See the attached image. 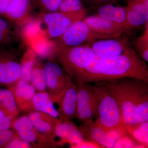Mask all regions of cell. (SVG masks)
Returning <instances> with one entry per match:
<instances>
[{
  "label": "cell",
  "mask_w": 148,
  "mask_h": 148,
  "mask_svg": "<svg viewBox=\"0 0 148 148\" xmlns=\"http://www.w3.org/2000/svg\"><path fill=\"white\" fill-rule=\"evenodd\" d=\"M118 103L125 125L148 121V82L132 77L103 81Z\"/></svg>",
  "instance_id": "cell-1"
},
{
  "label": "cell",
  "mask_w": 148,
  "mask_h": 148,
  "mask_svg": "<svg viewBox=\"0 0 148 148\" xmlns=\"http://www.w3.org/2000/svg\"><path fill=\"white\" fill-rule=\"evenodd\" d=\"M99 68L101 82L132 77L148 82L147 62L140 58L130 45L121 55L101 58Z\"/></svg>",
  "instance_id": "cell-2"
},
{
  "label": "cell",
  "mask_w": 148,
  "mask_h": 148,
  "mask_svg": "<svg viewBox=\"0 0 148 148\" xmlns=\"http://www.w3.org/2000/svg\"><path fill=\"white\" fill-rule=\"evenodd\" d=\"M95 83L92 86L98 99L95 124L106 132H118L121 137L128 135L130 133L116 100L103 82Z\"/></svg>",
  "instance_id": "cell-3"
},
{
  "label": "cell",
  "mask_w": 148,
  "mask_h": 148,
  "mask_svg": "<svg viewBox=\"0 0 148 148\" xmlns=\"http://www.w3.org/2000/svg\"><path fill=\"white\" fill-rule=\"evenodd\" d=\"M95 56L90 45L63 47L56 45L53 60L58 63L73 81L92 62Z\"/></svg>",
  "instance_id": "cell-4"
},
{
  "label": "cell",
  "mask_w": 148,
  "mask_h": 148,
  "mask_svg": "<svg viewBox=\"0 0 148 148\" xmlns=\"http://www.w3.org/2000/svg\"><path fill=\"white\" fill-rule=\"evenodd\" d=\"M88 10L87 8L77 12H42L38 16L45 25L47 36L50 40H54L62 36L74 23L82 20Z\"/></svg>",
  "instance_id": "cell-5"
},
{
  "label": "cell",
  "mask_w": 148,
  "mask_h": 148,
  "mask_svg": "<svg viewBox=\"0 0 148 148\" xmlns=\"http://www.w3.org/2000/svg\"><path fill=\"white\" fill-rule=\"evenodd\" d=\"M111 38H115L93 32L82 19L72 24L61 36L52 40L58 46L72 47L90 45L96 40Z\"/></svg>",
  "instance_id": "cell-6"
},
{
  "label": "cell",
  "mask_w": 148,
  "mask_h": 148,
  "mask_svg": "<svg viewBox=\"0 0 148 148\" xmlns=\"http://www.w3.org/2000/svg\"><path fill=\"white\" fill-rule=\"evenodd\" d=\"M12 129L21 139L31 143L34 148H57L59 146L55 135H45L38 131L27 115L16 118L12 123Z\"/></svg>",
  "instance_id": "cell-7"
},
{
  "label": "cell",
  "mask_w": 148,
  "mask_h": 148,
  "mask_svg": "<svg viewBox=\"0 0 148 148\" xmlns=\"http://www.w3.org/2000/svg\"><path fill=\"white\" fill-rule=\"evenodd\" d=\"M47 92L53 103L58 104L62 95L72 81L71 78L54 60L45 64Z\"/></svg>",
  "instance_id": "cell-8"
},
{
  "label": "cell",
  "mask_w": 148,
  "mask_h": 148,
  "mask_svg": "<svg viewBox=\"0 0 148 148\" xmlns=\"http://www.w3.org/2000/svg\"><path fill=\"white\" fill-rule=\"evenodd\" d=\"M75 83L77 87V117L83 123L93 120L97 115L98 105L93 86L88 83Z\"/></svg>",
  "instance_id": "cell-9"
},
{
  "label": "cell",
  "mask_w": 148,
  "mask_h": 148,
  "mask_svg": "<svg viewBox=\"0 0 148 148\" xmlns=\"http://www.w3.org/2000/svg\"><path fill=\"white\" fill-rule=\"evenodd\" d=\"M20 59L16 48L0 46V84L8 87L19 79Z\"/></svg>",
  "instance_id": "cell-10"
},
{
  "label": "cell",
  "mask_w": 148,
  "mask_h": 148,
  "mask_svg": "<svg viewBox=\"0 0 148 148\" xmlns=\"http://www.w3.org/2000/svg\"><path fill=\"white\" fill-rule=\"evenodd\" d=\"M42 11L38 0H12L4 18L21 27L37 18Z\"/></svg>",
  "instance_id": "cell-11"
},
{
  "label": "cell",
  "mask_w": 148,
  "mask_h": 148,
  "mask_svg": "<svg viewBox=\"0 0 148 148\" xmlns=\"http://www.w3.org/2000/svg\"><path fill=\"white\" fill-rule=\"evenodd\" d=\"M84 139L106 148H114L117 140L121 137L116 132H107L95 124L93 120L83 123L79 127Z\"/></svg>",
  "instance_id": "cell-12"
},
{
  "label": "cell",
  "mask_w": 148,
  "mask_h": 148,
  "mask_svg": "<svg viewBox=\"0 0 148 148\" xmlns=\"http://www.w3.org/2000/svg\"><path fill=\"white\" fill-rule=\"evenodd\" d=\"M130 45L128 39L121 36L96 40L90 44L95 54L101 58L121 55Z\"/></svg>",
  "instance_id": "cell-13"
},
{
  "label": "cell",
  "mask_w": 148,
  "mask_h": 148,
  "mask_svg": "<svg viewBox=\"0 0 148 148\" xmlns=\"http://www.w3.org/2000/svg\"><path fill=\"white\" fill-rule=\"evenodd\" d=\"M77 87L73 80L69 84L59 101V119L61 122L71 121L77 117Z\"/></svg>",
  "instance_id": "cell-14"
},
{
  "label": "cell",
  "mask_w": 148,
  "mask_h": 148,
  "mask_svg": "<svg viewBox=\"0 0 148 148\" xmlns=\"http://www.w3.org/2000/svg\"><path fill=\"white\" fill-rule=\"evenodd\" d=\"M8 88L13 93L19 110L28 112L33 111L32 100L36 90L31 82L19 79Z\"/></svg>",
  "instance_id": "cell-15"
},
{
  "label": "cell",
  "mask_w": 148,
  "mask_h": 148,
  "mask_svg": "<svg viewBox=\"0 0 148 148\" xmlns=\"http://www.w3.org/2000/svg\"><path fill=\"white\" fill-rule=\"evenodd\" d=\"M25 45L21 27L0 16V46L16 48Z\"/></svg>",
  "instance_id": "cell-16"
},
{
  "label": "cell",
  "mask_w": 148,
  "mask_h": 148,
  "mask_svg": "<svg viewBox=\"0 0 148 148\" xmlns=\"http://www.w3.org/2000/svg\"><path fill=\"white\" fill-rule=\"evenodd\" d=\"M93 32L100 34L117 38L129 30L119 24L100 17L96 14L86 16L83 19Z\"/></svg>",
  "instance_id": "cell-17"
},
{
  "label": "cell",
  "mask_w": 148,
  "mask_h": 148,
  "mask_svg": "<svg viewBox=\"0 0 148 148\" xmlns=\"http://www.w3.org/2000/svg\"><path fill=\"white\" fill-rule=\"evenodd\" d=\"M125 7L127 24L131 30L148 23V5L140 0H127Z\"/></svg>",
  "instance_id": "cell-18"
},
{
  "label": "cell",
  "mask_w": 148,
  "mask_h": 148,
  "mask_svg": "<svg viewBox=\"0 0 148 148\" xmlns=\"http://www.w3.org/2000/svg\"><path fill=\"white\" fill-rule=\"evenodd\" d=\"M53 134L60 138L58 141L59 146L68 143L75 148L85 139L79 127L71 121L60 123L56 127Z\"/></svg>",
  "instance_id": "cell-19"
},
{
  "label": "cell",
  "mask_w": 148,
  "mask_h": 148,
  "mask_svg": "<svg viewBox=\"0 0 148 148\" xmlns=\"http://www.w3.org/2000/svg\"><path fill=\"white\" fill-rule=\"evenodd\" d=\"M89 9L94 10L95 14L100 17L119 24L131 31L127 23L125 7L117 3H109Z\"/></svg>",
  "instance_id": "cell-20"
},
{
  "label": "cell",
  "mask_w": 148,
  "mask_h": 148,
  "mask_svg": "<svg viewBox=\"0 0 148 148\" xmlns=\"http://www.w3.org/2000/svg\"><path fill=\"white\" fill-rule=\"evenodd\" d=\"M27 116L34 127L41 133L45 135H54L56 127L61 122L59 118L40 111H32L29 112Z\"/></svg>",
  "instance_id": "cell-21"
},
{
  "label": "cell",
  "mask_w": 148,
  "mask_h": 148,
  "mask_svg": "<svg viewBox=\"0 0 148 148\" xmlns=\"http://www.w3.org/2000/svg\"><path fill=\"white\" fill-rule=\"evenodd\" d=\"M54 103L47 91L38 92L32 100L33 111H40L59 118V114Z\"/></svg>",
  "instance_id": "cell-22"
},
{
  "label": "cell",
  "mask_w": 148,
  "mask_h": 148,
  "mask_svg": "<svg viewBox=\"0 0 148 148\" xmlns=\"http://www.w3.org/2000/svg\"><path fill=\"white\" fill-rule=\"evenodd\" d=\"M0 110L13 121L19 114V110L13 93L8 88L0 89Z\"/></svg>",
  "instance_id": "cell-23"
},
{
  "label": "cell",
  "mask_w": 148,
  "mask_h": 148,
  "mask_svg": "<svg viewBox=\"0 0 148 148\" xmlns=\"http://www.w3.org/2000/svg\"><path fill=\"white\" fill-rule=\"evenodd\" d=\"M101 57L95 54L92 62L83 70L74 82H101V73L99 64Z\"/></svg>",
  "instance_id": "cell-24"
},
{
  "label": "cell",
  "mask_w": 148,
  "mask_h": 148,
  "mask_svg": "<svg viewBox=\"0 0 148 148\" xmlns=\"http://www.w3.org/2000/svg\"><path fill=\"white\" fill-rule=\"evenodd\" d=\"M27 47L20 59L21 74L19 79L30 82L32 69L38 57L31 47L28 46Z\"/></svg>",
  "instance_id": "cell-25"
},
{
  "label": "cell",
  "mask_w": 148,
  "mask_h": 148,
  "mask_svg": "<svg viewBox=\"0 0 148 148\" xmlns=\"http://www.w3.org/2000/svg\"><path fill=\"white\" fill-rule=\"evenodd\" d=\"M46 73L45 64L37 58L31 74V83L38 92L47 90Z\"/></svg>",
  "instance_id": "cell-26"
},
{
  "label": "cell",
  "mask_w": 148,
  "mask_h": 148,
  "mask_svg": "<svg viewBox=\"0 0 148 148\" xmlns=\"http://www.w3.org/2000/svg\"><path fill=\"white\" fill-rule=\"evenodd\" d=\"M126 127L135 140L148 147V121L126 124Z\"/></svg>",
  "instance_id": "cell-27"
},
{
  "label": "cell",
  "mask_w": 148,
  "mask_h": 148,
  "mask_svg": "<svg viewBox=\"0 0 148 148\" xmlns=\"http://www.w3.org/2000/svg\"><path fill=\"white\" fill-rule=\"evenodd\" d=\"M144 34L136 39L135 42V50L140 58L148 62V23L146 24Z\"/></svg>",
  "instance_id": "cell-28"
},
{
  "label": "cell",
  "mask_w": 148,
  "mask_h": 148,
  "mask_svg": "<svg viewBox=\"0 0 148 148\" xmlns=\"http://www.w3.org/2000/svg\"><path fill=\"white\" fill-rule=\"evenodd\" d=\"M87 9L81 0H62L57 11L77 12Z\"/></svg>",
  "instance_id": "cell-29"
},
{
  "label": "cell",
  "mask_w": 148,
  "mask_h": 148,
  "mask_svg": "<svg viewBox=\"0 0 148 148\" xmlns=\"http://www.w3.org/2000/svg\"><path fill=\"white\" fill-rule=\"evenodd\" d=\"M146 148L144 145L135 140L130 135L120 137L116 142L114 148Z\"/></svg>",
  "instance_id": "cell-30"
},
{
  "label": "cell",
  "mask_w": 148,
  "mask_h": 148,
  "mask_svg": "<svg viewBox=\"0 0 148 148\" xmlns=\"http://www.w3.org/2000/svg\"><path fill=\"white\" fill-rule=\"evenodd\" d=\"M19 138L20 137L14 130H0V148H5L11 141Z\"/></svg>",
  "instance_id": "cell-31"
},
{
  "label": "cell",
  "mask_w": 148,
  "mask_h": 148,
  "mask_svg": "<svg viewBox=\"0 0 148 148\" xmlns=\"http://www.w3.org/2000/svg\"><path fill=\"white\" fill-rule=\"evenodd\" d=\"M42 11L51 12L57 11L62 0H38Z\"/></svg>",
  "instance_id": "cell-32"
},
{
  "label": "cell",
  "mask_w": 148,
  "mask_h": 148,
  "mask_svg": "<svg viewBox=\"0 0 148 148\" xmlns=\"http://www.w3.org/2000/svg\"><path fill=\"white\" fill-rule=\"evenodd\" d=\"M34 148L31 143L20 138H15L11 141L5 148Z\"/></svg>",
  "instance_id": "cell-33"
},
{
  "label": "cell",
  "mask_w": 148,
  "mask_h": 148,
  "mask_svg": "<svg viewBox=\"0 0 148 148\" xmlns=\"http://www.w3.org/2000/svg\"><path fill=\"white\" fill-rule=\"evenodd\" d=\"M87 8H91L109 3H118L121 0H81Z\"/></svg>",
  "instance_id": "cell-34"
},
{
  "label": "cell",
  "mask_w": 148,
  "mask_h": 148,
  "mask_svg": "<svg viewBox=\"0 0 148 148\" xmlns=\"http://www.w3.org/2000/svg\"><path fill=\"white\" fill-rule=\"evenodd\" d=\"M12 0H0V16L4 18L6 12Z\"/></svg>",
  "instance_id": "cell-35"
},
{
  "label": "cell",
  "mask_w": 148,
  "mask_h": 148,
  "mask_svg": "<svg viewBox=\"0 0 148 148\" xmlns=\"http://www.w3.org/2000/svg\"><path fill=\"white\" fill-rule=\"evenodd\" d=\"M140 1L148 5V0H140Z\"/></svg>",
  "instance_id": "cell-36"
},
{
  "label": "cell",
  "mask_w": 148,
  "mask_h": 148,
  "mask_svg": "<svg viewBox=\"0 0 148 148\" xmlns=\"http://www.w3.org/2000/svg\"></svg>",
  "instance_id": "cell-37"
}]
</instances>
